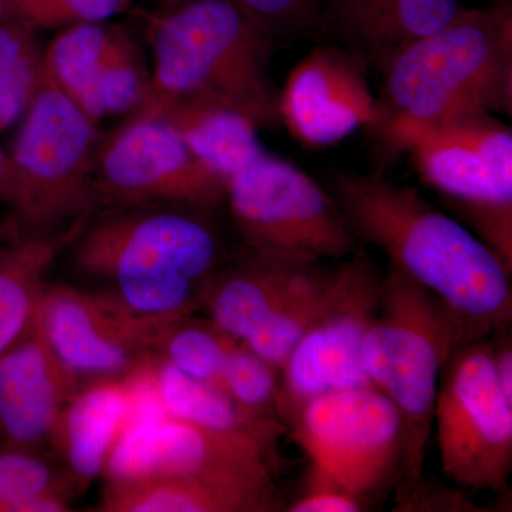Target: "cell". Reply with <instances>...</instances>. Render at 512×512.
Segmentation results:
<instances>
[{
  "mask_svg": "<svg viewBox=\"0 0 512 512\" xmlns=\"http://www.w3.org/2000/svg\"><path fill=\"white\" fill-rule=\"evenodd\" d=\"M0 444H2V439H0Z\"/></svg>",
  "mask_w": 512,
  "mask_h": 512,
  "instance_id": "obj_38",
  "label": "cell"
},
{
  "mask_svg": "<svg viewBox=\"0 0 512 512\" xmlns=\"http://www.w3.org/2000/svg\"><path fill=\"white\" fill-rule=\"evenodd\" d=\"M225 201L245 247L258 254L322 264L360 245L326 188L265 151L229 178Z\"/></svg>",
  "mask_w": 512,
  "mask_h": 512,
  "instance_id": "obj_7",
  "label": "cell"
},
{
  "mask_svg": "<svg viewBox=\"0 0 512 512\" xmlns=\"http://www.w3.org/2000/svg\"><path fill=\"white\" fill-rule=\"evenodd\" d=\"M146 33L153 52L150 86L128 119L192 103L234 111L258 128L281 123L271 70L278 45L232 0H184L146 13Z\"/></svg>",
  "mask_w": 512,
  "mask_h": 512,
  "instance_id": "obj_4",
  "label": "cell"
},
{
  "mask_svg": "<svg viewBox=\"0 0 512 512\" xmlns=\"http://www.w3.org/2000/svg\"><path fill=\"white\" fill-rule=\"evenodd\" d=\"M221 389L247 412L262 419L281 420L276 412L279 369L245 343L239 342L229 355Z\"/></svg>",
  "mask_w": 512,
  "mask_h": 512,
  "instance_id": "obj_31",
  "label": "cell"
},
{
  "mask_svg": "<svg viewBox=\"0 0 512 512\" xmlns=\"http://www.w3.org/2000/svg\"><path fill=\"white\" fill-rule=\"evenodd\" d=\"M32 322L80 386L126 379L154 355L157 336L104 292L45 282Z\"/></svg>",
  "mask_w": 512,
  "mask_h": 512,
  "instance_id": "obj_12",
  "label": "cell"
},
{
  "mask_svg": "<svg viewBox=\"0 0 512 512\" xmlns=\"http://www.w3.org/2000/svg\"><path fill=\"white\" fill-rule=\"evenodd\" d=\"M154 379L168 416L204 429L239 434L274 447L286 433L281 420L262 419L239 407L221 387L185 375L154 355Z\"/></svg>",
  "mask_w": 512,
  "mask_h": 512,
  "instance_id": "obj_22",
  "label": "cell"
},
{
  "mask_svg": "<svg viewBox=\"0 0 512 512\" xmlns=\"http://www.w3.org/2000/svg\"><path fill=\"white\" fill-rule=\"evenodd\" d=\"M87 221L73 264L157 336L201 308L202 289L224 262L220 235L204 210L178 205L114 208Z\"/></svg>",
  "mask_w": 512,
  "mask_h": 512,
  "instance_id": "obj_3",
  "label": "cell"
},
{
  "mask_svg": "<svg viewBox=\"0 0 512 512\" xmlns=\"http://www.w3.org/2000/svg\"><path fill=\"white\" fill-rule=\"evenodd\" d=\"M382 275L360 244L336 266V289L322 315L298 340L279 369L276 412L288 423L309 400L372 386L362 360L367 330L376 319Z\"/></svg>",
  "mask_w": 512,
  "mask_h": 512,
  "instance_id": "obj_9",
  "label": "cell"
},
{
  "mask_svg": "<svg viewBox=\"0 0 512 512\" xmlns=\"http://www.w3.org/2000/svg\"><path fill=\"white\" fill-rule=\"evenodd\" d=\"M271 474L107 481L99 511L272 512L285 510Z\"/></svg>",
  "mask_w": 512,
  "mask_h": 512,
  "instance_id": "obj_19",
  "label": "cell"
},
{
  "mask_svg": "<svg viewBox=\"0 0 512 512\" xmlns=\"http://www.w3.org/2000/svg\"><path fill=\"white\" fill-rule=\"evenodd\" d=\"M441 468L451 481L504 491L512 470V400L491 356L490 338L456 346L441 370L434 423Z\"/></svg>",
  "mask_w": 512,
  "mask_h": 512,
  "instance_id": "obj_8",
  "label": "cell"
},
{
  "mask_svg": "<svg viewBox=\"0 0 512 512\" xmlns=\"http://www.w3.org/2000/svg\"><path fill=\"white\" fill-rule=\"evenodd\" d=\"M272 446L163 416L127 419L107 461L111 483L190 476L271 474Z\"/></svg>",
  "mask_w": 512,
  "mask_h": 512,
  "instance_id": "obj_13",
  "label": "cell"
},
{
  "mask_svg": "<svg viewBox=\"0 0 512 512\" xmlns=\"http://www.w3.org/2000/svg\"><path fill=\"white\" fill-rule=\"evenodd\" d=\"M104 134L43 73L6 154L2 197L22 235H50L90 214L94 167Z\"/></svg>",
  "mask_w": 512,
  "mask_h": 512,
  "instance_id": "obj_6",
  "label": "cell"
},
{
  "mask_svg": "<svg viewBox=\"0 0 512 512\" xmlns=\"http://www.w3.org/2000/svg\"><path fill=\"white\" fill-rule=\"evenodd\" d=\"M15 228V224H13L12 220L6 222L3 228H0V248H2V245L5 244L6 239L9 238V235L12 234Z\"/></svg>",
  "mask_w": 512,
  "mask_h": 512,
  "instance_id": "obj_36",
  "label": "cell"
},
{
  "mask_svg": "<svg viewBox=\"0 0 512 512\" xmlns=\"http://www.w3.org/2000/svg\"><path fill=\"white\" fill-rule=\"evenodd\" d=\"M238 343L214 320L191 315L158 335L154 355L185 375L221 387L224 367Z\"/></svg>",
  "mask_w": 512,
  "mask_h": 512,
  "instance_id": "obj_27",
  "label": "cell"
},
{
  "mask_svg": "<svg viewBox=\"0 0 512 512\" xmlns=\"http://www.w3.org/2000/svg\"><path fill=\"white\" fill-rule=\"evenodd\" d=\"M150 72L136 40L126 29H119L109 53L100 64L84 113L99 124L103 117L133 114L143 103Z\"/></svg>",
  "mask_w": 512,
  "mask_h": 512,
  "instance_id": "obj_28",
  "label": "cell"
},
{
  "mask_svg": "<svg viewBox=\"0 0 512 512\" xmlns=\"http://www.w3.org/2000/svg\"><path fill=\"white\" fill-rule=\"evenodd\" d=\"M468 342L453 312L394 266L382 276L376 319L362 345L366 375L393 404L402 424V460L394 504L423 485L441 370L456 346Z\"/></svg>",
  "mask_w": 512,
  "mask_h": 512,
  "instance_id": "obj_5",
  "label": "cell"
},
{
  "mask_svg": "<svg viewBox=\"0 0 512 512\" xmlns=\"http://www.w3.org/2000/svg\"><path fill=\"white\" fill-rule=\"evenodd\" d=\"M74 493L47 451L0 444V512L70 511Z\"/></svg>",
  "mask_w": 512,
  "mask_h": 512,
  "instance_id": "obj_24",
  "label": "cell"
},
{
  "mask_svg": "<svg viewBox=\"0 0 512 512\" xmlns=\"http://www.w3.org/2000/svg\"><path fill=\"white\" fill-rule=\"evenodd\" d=\"M119 29L107 22L83 23L60 30L43 49V73L83 111Z\"/></svg>",
  "mask_w": 512,
  "mask_h": 512,
  "instance_id": "obj_25",
  "label": "cell"
},
{
  "mask_svg": "<svg viewBox=\"0 0 512 512\" xmlns=\"http://www.w3.org/2000/svg\"><path fill=\"white\" fill-rule=\"evenodd\" d=\"M90 214L50 235H22L18 228L0 248V356L28 329L49 269L82 234Z\"/></svg>",
  "mask_w": 512,
  "mask_h": 512,
  "instance_id": "obj_21",
  "label": "cell"
},
{
  "mask_svg": "<svg viewBox=\"0 0 512 512\" xmlns=\"http://www.w3.org/2000/svg\"><path fill=\"white\" fill-rule=\"evenodd\" d=\"M42 79L37 32L0 19V133L23 117Z\"/></svg>",
  "mask_w": 512,
  "mask_h": 512,
  "instance_id": "obj_29",
  "label": "cell"
},
{
  "mask_svg": "<svg viewBox=\"0 0 512 512\" xmlns=\"http://www.w3.org/2000/svg\"><path fill=\"white\" fill-rule=\"evenodd\" d=\"M326 190L359 244L379 248L389 265L437 296L468 342L511 325L510 272L456 218L382 170L336 171Z\"/></svg>",
  "mask_w": 512,
  "mask_h": 512,
  "instance_id": "obj_1",
  "label": "cell"
},
{
  "mask_svg": "<svg viewBox=\"0 0 512 512\" xmlns=\"http://www.w3.org/2000/svg\"><path fill=\"white\" fill-rule=\"evenodd\" d=\"M128 406L126 380H96L82 384L60 413L50 451L79 493L106 471Z\"/></svg>",
  "mask_w": 512,
  "mask_h": 512,
  "instance_id": "obj_20",
  "label": "cell"
},
{
  "mask_svg": "<svg viewBox=\"0 0 512 512\" xmlns=\"http://www.w3.org/2000/svg\"><path fill=\"white\" fill-rule=\"evenodd\" d=\"M6 153L0 147V197H2L3 178H5Z\"/></svg>",
  "mask_w": 512,
  "mask_h": 512,
  "instance_id": "obj_37",
  "label": "cell"
},
{
  "mask_svg": "<svg viewBox=\"0 0 512 512\" xmlns=\"http://www.w3.org/2000/svg\"><path fill=\"white\" fill-rule=\"evenodd\" d=\"M397 511H447V512H478L485 511L480 505L471 501L461 491L451 488L437 487L424 481L417 493H414Z\"/></svg>",
  "mask_w": 512,
  "mask_h": 512,
  "instance_id": "obj_34",
  "label": "cell"
},
{
  "mask_svg": "<svg viewBox=\"0 0 512 512\" xmlns=\"http://www.w3.org/2000/svg\"><path fill=\"white\" fill-rule=\"evenodd\" d=\"M227 190V178L195 156L163 121L127 119L101 140L94 167L96 205L210 211L225 201Z\"/></svg>",
  "mask_w": 512,
  "mask_h": 512,
  "instance_id": "obj_11",
  "label": "cell"
},
{
  "mask_svg": "<svg viewBox=\"0 0 512 512\" xmlns=\"http://www.w3.org/2000/svg\"><path fill=\"white\" fill-rule=\"evenodd\" d=\"M366 501L350 493L318 467H309L302 493L286 505L288 512H362Z\"/></svg>",
  "mask_w": 512,
  "mask_h": 512,
  "instance_id": "obj_33",
  "label": "cell"
},
{
  "mask_svg": "<svg viewBox=\"0 0 512 512\" xmlns=\"http://www.w3.org/2000/svg\"><path fill=\"white\" fill-rule=\"evenodd\" d=\"M369 70L365 60L348 50L316 43L279 90L281 123L311 148L333 146L359 128H369L377 111Z\"/></svg>",
  "mask_w": 512,
  "mask_h": 512,
  "instance_id": "obj_15",
  "label": "cell"
},
{
  "mask_svg": "<svg viewBox=\"0 0 512 512\" xmlns=\"http://www.w3.org/2000/svg\"><path fill=\"white\" fill-rule=\"evenodd\" d=\"M79 387L30 319L28 329L0 356L2 443L50 451L60 413Z\"/></svg>",
  "mask_w": 512,
  "mask_h": 512,
  "instance_id": "obj_16",
  "label": "cell"
},
{
  "mask_svg": "<svg viewBox=\"0 0 512 512\" xmlns=\"http://www.w3.org/2000/svg\"><path fill=\"white\" fill-rule=\"evenodd\" d=\"M376 119L367 128L383 160L448 121L512 110V2L457 9L436 32L414 40L383 69Z\"/></svg>",
  "mask_w": 512,
  "mask_h": 512,
  "instance_id": "obj_2",
  "label": "cell"
},
{
  "mask_svg": "<svg viewBox=\"0 0 512 512\" xmlns=\"http://www.w3.org/2000/svg\"><path fill=\"white\" fill-rule=\"evenodd\" d=\"M491 356L495 373L508 399L512 400V338L510 325L501 326L491 333Z\"/></svg>",
  "mask_w": 512,
  "mask_h": 512,
  "instance_id": "obj_35",
  "label": "cell"
},
{
  "mask_svg": "<svg viewBox=\"0 0 512 512\" xmlns=\"http://www.w3.org/2000/svg\"><path fill=\"white\" fill-rule=\"evenodd\" d=\"M335 289L336 268L320 266L308 284L293 293L264 325L242 343L281 369L293 346L325 311Z\"/></svg>",
  "mask_w": 512,
  "mask_h": 512,
  "instance_id": "obj_26",
  "label": "cell"
},
{
  "mask_svg": "<svg viewBox=\"0 0 512 512\" xmlns=\"http://www.w3.org/2000/svg\"><path fill=\"white\" fill-rule=\"evenodd\" d=\"M420 180L446 212L512 205V133L491 113L431 128L409 148Z\"/></svg>",
  "mask_w": 512,
  "mask_h": 512,
  "instance_id": "obj_14",
  "label": "cell"
},
{
  "mask_svg": "<svg viewBox=\"0 0 512 512\" xmlns=\"http://www.w3.org/2000/svg\"><path fill=\"white\" fill-rule=\"evenodd\" d=\"M288 427L312 466L362 500L396 484L402 424L393 404L375 387L315 397L296 410Z\"/></svg>",
  "mask_w": 512,
  "mask_h": 512,
  "instance_id": "obj_10",
  "label": "cell"
},
{
  "mask_svg": "<svg viewBox=\"0 0 512 512\" xmlns=\"http://www.w3.org/2000/svg\"><path fill=\"white\" fill-rule=\"evenodd\" d=\"M322 264H299L249 251L222 262L202 289L201 308L224 332L244 342L313 278Z\"/></svg>",
  "mask_w": 512,
  "mask_h": 512,
  "instance_id": "obj_18",
  "label": "cell"
},
{
  "mask_svg": "<svg viewBox=\"0 0 512 512\" xmlns=\"http://www.w3.org/2000/svg\"><path fill=\"white\" fill-rule=\"evenodd\" d=\"M269 39H312L326 0H232Z\"/></svg>",
  "mask_w": 512,
  "mask_h": 512,
  "instance_id": "obj_32",
  "label": "cell"
},
{
  "mask_svg": "<svg viewBox=\"0 0 512 512\" xmlns=\"http://www.w3.org/2000/svg\"><path fill=\"white\" fill-rule=\"evenodd\" d=\"M173 128L195 156L229 181L264 153L252 121L234 111L205 104H170L146 117Z\"/></svg>",
  "mask_w": 512,
  "mask_h": 512,
  "instance_id": "obj_23",
  "label": "cell"
},
{
  "mask_svg": "<svg viewBox=\"0 0 512 512\" xmlns=\"http://www.w3.org/2000/svg\"><path fill=\"white\" fill-rule=\"evenodd\" d=\"M130 0H0V19L26 28L63 30L83 23L109 22L130 8Z\"/></svg>",
  "mask_w": 512,
  "mask_h": 512,
  "instance_id": "obj_30",
  "label": "cell"
},
{
  "mask_svg": "<svg viewBox=\"0 0 512 512\" xmlns=\"http://www.w3.org/2000/svg\"><path fill=\"white\" fill-rule=\"evenodd\" d=\"M457 0H326L312 40L342 47L382 73L400 50L436 32Z\"/></svg>",
  "mask_w": 512,
  "mask_h": 512,
  "instance_id": "obj_17",
  "label": "cell"
}]
</instances>
